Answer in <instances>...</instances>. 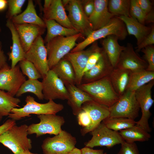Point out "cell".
I'll return each mask as SVG.
<instances>
[{
  "label": "cell",
  "mask_w": 154,
  "mask_h": 154,
  "mask_svg": "<svg viewBox=\"0 0 154 154\" xmlns=\"http://www.w3.org/2000/svg\"><path fill=\"white\" fill-rule=\"evenodd\" d=\"M21 102L19 98L0 90V114L3 117L8 116L13 109L20 107L19 104Z\"/></svg>",
  "instance_id": "cell-32"
},
{
  "label": "cell",
  "mask_w": 154,
  "mask_h": 154,
  "mask_svg": "<svg viewBox=\"0 0 154 154\" xmlns=\"http://www.w3.org/2000/svg\"><path fill=\"white\" fill-rule=\"evenodd\" d=\"M26 80L19 64L11 68L7 64L0 69V90L7 91L14 97Z\"/></svg>",
  "instance_id": "cell-12"
},
{
  "label": "cell",
  "mask_w": 154,
  "mask_h": 154,
  "mask_svg": "<svg viewBox=\"0 0 154 154\" xmlns=\"http://www.w3.org/2000/svg\"><path fill=\"white\" fill-rule=\"evenodd\" d=\"M112 35L116 36L120 40H124L128 35L125 24L117 17L114 16L108 24L102 28L92 31L84 40L76 44L70 52L83 50L97 40Z\"/></svg>",
  "instance_id": "cell-3"
},
{
  "label": "cell",
  "mask_w": 154,
  "mask_h": 154,
  "mask_svg": "<svg viewBox=\"0 0 154 154\" xmlns=\"http://www.w3.org/2000/svg\"><path fill=\"white\" fill-rule=\"evenodd\" d=\"M42 79L44 99L47 100H67L68 94L66 87L53 70H50Z\"/></svg>",
  "instance_id": "cell-14"
},
{
  "label": "cell",
  "mask_w": 154,
  "mask_h": 154,
  "mask_svg": "<svg viewBox=\"0 0 154 154\" xmlns=\"http://www.w3.org/2000/svg\"><path fill=\"white\" fill-rule=\"evenodd\" d=\"M44 40L41 36L34 41L25 53V59L32 63L41 75L42 78L50 70L47 54Z\"/></svg>",
  "instance_id": "cell-13"
},
{
  "label": "cell",
  "mask_w": 154,
  "mask_h": 154,
  "mask_svg": "<svg viewBox=\"0 0 154 154\" xmlns=\"http://www.w3.org/2000/svg\"><path fill=\"white\" fill-rule=\"evenodd\" d=\"M129 13L130 17L143 25L145 23H154L153 11L148 14L145 13L140 7L135 0H130Z\"/></svg>",
  "instance_id": "cell-36"
},
{
  "label": "cell",
  "mask_w": 154,
  "mask_h": 154,
  "mask_svg": "<svg viewBox=\"0 0 154 154\" xmlns=\"http://www.w3.org/2000/svg\"><path fill=\"white\" fill-rule=\"evenodd\" d=\"M81 109L88 114L91 121V125L89 128L80 131L83 136L93 130L102 121L110 116L109 108L93 100L83 103L82 105Z\"/></svg>",
  "instance_id": "cell-18"
},
{
  "label": "cell",
  "mask_w": 154,
  "mask_h": 154,
  "mask_svg": "<svg viewBox=\"0 0 154 154\" xmlns=\"http://www.w3.org/2000/svg\"><path fill=\"white\" fill-rule=\"evenodd\" d=\"M118 17L125 24L128 34L135 37L137 40V46L151 31L152 27L146 26L131 17L120 16Z\"/></svg>",
  "instance_id": "cell-24"
},
{
  "label": "cell",
  "mask_w": 154,
  "mask_h": 154,
  "mask_svg": "<svg viewBox=\"0 0 154 154\" xmlns=\"http://www.w3.org/2000/svg\"><path fill=\"white\" fill-rule=\"evenodd\" d=\"M2 42L0 41V69L7 64V58L2 49Z\"/></svg>",
  "instance_id": "cell-48"
},
{
  "label": "cell",
  "mask_w": 154,
  "mask_h": 154,
  "mask_svg": "<svg viewBox=\"0 0 154 154\" xmlns=\"http://www.w3.org/2000/svg\"><path fill=\"white\" fill-rule=\"evenodd\" d=\"M42 90V82L37 79H28L22 84L15 96L18 98L23 94L30 92L34 94L39 100H42L44 96Z\"/></svg>",
  "instance_id": "cell-33"
},
{
  "label": "cell",
  "mask_w": 154,
  "mask_h": 154,
  "mask_svg": "<svg viewBox=\"0 0 154 154\" xmlns=\"http://www.w3.org/2000/svg\"><path fill=\"white\" fill-rule=\"evenodd\" d=\"M40 120L37 123H32L28 126V135L35 134L38 137L48 134H58L62 130L61 126L65 120L63 117L54 114H42L37 116Z\"/></svg>",
  "instance_id": "cell-8"
},
{
  "label": "cell",
  "mask_w": 154,
  "mask_h": 154,
  "mask_svg": "<svg viewBox=\"0 0 154 154\" xmlns=\"http://www.w3.org/2000/svg\"><path fill=\"white\" fill-rule=\"evenodd\" d=\"M25 101L26 104L23 107L13 109L8 116V117L16 121L29 117L32 114L38 115L56 114L64 108L62 104L56 103L52 100H49L46 103H38L35 101L33 97L30 96H26Z\"/></svg>",
  "instance_id": "cell-2"
},
{
  "label": "cell",
  "mask_w": 154,
  "mask_h": 154,
  "mask_svg": "<svg viewBox=\"0 0 154 154\" xmlns=\"http://www.w3.org/2000/svg\"><path fill=\"white\" fill-rule=\"evenodd\" d=\"M154 85V80L135 91V97L142 113L141 118L136 121V125L149 133L151 131L149 120L151 115L150 109L154 102L151 96V90Z\"/></svg>",
  "instance_id": "cell-11"
},
{
  "label": "cell",
  "mask_w": 154,
  "mask_h": 154,
  "mask_svg": "<svg viewBox=\"0 0 154 154\" xmlns=\"http://www.w3.org/2000/svg\"><path fill=\"white\" fill-rule=\"evenodd\" d=\"M7 6V0H0V11L5 10Z\"/></svg>",
  "instance_id": "cell-49"
},
{
  "label": "cell",
  "mask_w": 154,
  "mask_h": 154,
  "mask_svg": "<svg viewBox=\"0 0 154 154\" xmlns=\"http://www.w3.org/2000/svg\"><path fill=\"white\" fill-rule=\"evenodd\" d=\"M1 27H0V33L1 32Z\"/></svg>",
  "instance_id": "cell-53"
},
{
  "label": "cell",
  "mask_w": 154,
  "mask_h": 154,
  "mask_svg": "<svg viewBox=\"0 0 154 154\" xmlns=\"http://www.w3.org/2000/svg\"><path fill=\"white\" fill-rule=\"evenodd\" d=\"M76 138L62 130L53 137H48L43 141L41 147L44 154H66L75 147Z\"/></svg>",
  "instance_id": "cell-7"
},
{
  "label": "cell",
  "mask_w": 154,
  "mask_h": 154,
  "mask_svg": "<svg viewBox=\"0 0 154 154\" xmlns=\"http://www.w3.org/2000/svg\"><path fill=\"white\" fill-rule=\"evenodd\" d=\"M82 154H107L104 153L102 149H94L92 148L85 147L81 149Z\"/></svg>",
  "instance_id": "cell-47"
},
{
  "label": "cell",
  "mask_w": 154,
  "mask_h": 154,
  "mask_svg": "<svg viewBox=\"0 0 154 154\" xmlns=\"http://www.w3.org/2000/svg\"><path fill=\"white\" fill-rule=\"evenodd\" d=\"M3 116L0 114V121H1Z\"/></svg>",
  "instance_id": "cell-52"
},
{
  "label": "cell",
  "mask_w": 154,
  "mask_h": 154,
  "mask_svg": "<svg viewBox=\"0 0 154 154\" xmlns=\"http://www.w3.org/2000/svg\"><path fill=\"white\" fill-rule=\"evenodd\" d=\"M25 0H7L8 9L6 15L7 20H11L12 18L21 13Z\"/></svg>",
  "instance_id": "cell-38"
},
{
  "label": "cell",
  "mask_w": 154,
  "mask_h": 154,
  "mask_svg": "<svg viewBox=\"0 0 154 154\" xmlns=\"http://www.w3.org/2000/svg\"><path fill=\"white\" fill-rule=\"evenodd\" d=\"M65 86L75 84L76 78L73 67L68 61L62 58L51 69Z\"/></svg>",
  "instance_id": "cell-28"
},
{
  "label": "cell",
  "mask_w": 154,
  "mask_h": 154,
  "mask_svg": "<svg viewBox=\"0 0 154 154\" xmlns=\"http://www.w3.org/2000/svg\"><path fill=\"white\" fill-rule=\"evenodd\" d=\"M11 20L14 24H29L46 28L44 21L37 15L32 0H28L27 7L23 12L14 16Z\"/></svg>",
  "instance_id": "cell-26"
},
{
  "label": "cell",
  "mask_w": 154,
  "mask_h": 154,
  "mask_svg": "<svg viewBox=\"0 0 154 154\" xmlns=\"http://www.w3.org/2000/svg\"><path fill=\"white\" fill-rule=\"evenodd\" d=\"M82 35L80 33L68 36L55 37L46 46L49 67L50 70L76 45L77 40Z\"/></svg>",
  "instance_id": "cell-5"
},
{
  "label": "cell",
  "mask_w": 154,
  "mask_h": 154,
  "mask_svg": "<svg viewBox=\"0 0 154 154\" xmlns=\"http://www.w3.org/2000/svg\"><path fill=\"white\" fill-rule=\"evenodd\" d=\"M154 80V71L144 70L132 72L126 90L135 91Z\"/></svg>",
  "instance_id": "cell-31"
},
{
  "label": "cell",
  "mask_w": 154,
  "mask_h": 154,
  "mask_svg": "<svg viewBox=\"0 0 154 154\" xmlns=\"http://www.w3.org/2000/svg\"><path fill=\"white\" fill-rule=\"evenodd\" d=\"M147 67V62L137 54L133 45L128 43L121 52L115 68L134 72L146 70Z\"/></svg>",
  "instance_id": "cell-16"
},
{
  "label": "cell",
  "mask_w": 154,
  "mask_h": 154,
  "mask_svg": "<svg viewBox=\"0 0 154 154\" xmlns=\"http://www.w3.org/2000/svg\"><path fill=\"white\" fill-rule=\"evenodd\" d=\"M118 37L114 35H110L102 41V49L106 54L114 68H116L119 56L125 46L120 45Z\"/></svg>",
  "instance_id": "cell-25"
},
{
  "label": "cell",
  "mask_w": 154,
  "mask_h": 154,
  "mask_svg": "<svg viewBox=\"0 0 154 154\" xmlns=\"http://www.w3.org/2000/svg\"><path fill=\"white\" fill-rule=\"evenodd\" d=\"M19 65L23 74L27 76L28 79L42 78L41 74L31 62L25 59L19 62Z\"/></svg>",
  "instance_id": "cell-37"
},
{
  "label": "cell",
  "mask_w": 154,
  "mask_h": 154,
  "mask_svg": "<svg viewBox=\"0 0 154 154\" xmlns=\"http://www.w3.org/2000/svg\"><path fill=\"white\" fill-rule=\"evenodd\" d=\"M43 21L47 29V33L44 40L46 43L57 36L68 37L80 33L75 29L68 28L62 26L54 20Z\"/></svg>",
  "instance_id": "cell-29"
},
{
  "label": "cell",
  "mask_w": 154,
  "mask_h": 154,
  "mask_svg": "<svg viewBox=\"0 0 154 154\" xmlns=\"http://www.w3.org/2000/svg\"><path fill=\"white\" fill-rule=\"evenodd\" d=\"M90 132L92 137L85 143V147L90 148L104 146L110 148L125 141L119 132L108 128L102 123Z\"/></svg>",
  "instance_id": "cell-10"
},
{
  "label": "cell",
  "mask_w": 154,
  "mask_h": 154,
  "mask_svg": "<svg viewBox=\"0 0 154 154\" xmlns=\"http://www.w3.org/2000/svg\"><path fill=\"white\" fill-rule=\"evenodd\" d=\"M114 68L103 50L102 55L96 65L83 74L81 84L92 82L109 76Z\"/></svg>",
  "instance_id": "cell-19"
},
{
  "label": "cell",
  "mask_w": 154,
  "mask_h": 154,
  "mask_svg": "<svg viewBox=\"0 0 154 154\" xmlns=\"http://www.w3.org/2000/svg\"><path fill=\"white\" fill-rule=\"evenodd\" d=\"M109 108L110 117L125 118L133 120L138 116L140 109L135 91L128 90Z\"/></svg>",
  "instance_id": "cell-6"
},
{
  "label": "cell",
  "mask_w": 154,
  "mask_h": 154,
  "mask_svg": "<svg viewBox=\"0 0 154 154\" xmlns=\"http://www.w3.org/2000/svg\"><path fill=\"white\" fill-rule=\"evenodd\" d=\"M141 9L146 14H149L153 11L152 3L149 0H135Z\"/></svg>",
  "instance_id": "cell-45"
},
{
  "label": "cell",
  "mask_w": 154,
  "mask_h": 154,
  "mask_svg": "<svg viewBox=\"0 0 154 154\" xmlns=\"http://www.w3.org/2000/svg\"><path fill=\"white\" fill-rule=\"evenodd\" d=\"M78 123L82 127L80 131L85 130L91 125V121L88 114L82 110L77 116Z\"/></svg>",
  "instance_id": "cell-41"
},
{
  "label": "cell",
  "mask_w": 154,
  "mask_h": 154,
  "mask_svg": "<svg viewBox=\"0 0 154 154\" xmlns=\"http://www.w3.org/2000/svg\"><path fill=\"white\" fill-rule=\"evenodd\" d=\"M150 33L142 42L136 47V52H139L145 47L154 44V27L152 26Z\"/></svg>",
  "instance_id": "cell-43"
},
{
  "label": "cell",
  "mask_w": 154,
  "mask_h": 154,
  "mask_svg": "<svg viewBox=\"0 0 154 154\" xmlns=\"http://www.w3.org/2000/svg\"><path fill=\"white\" fill-rule=\"evenodd\" d=\"M65 10L62 0H45L43 9V20H54L64 27L75 29Z\"/></svg>",
  "instance_id": "cell-17"
},
{
  "label": "cell",
  "mask_w": 154,
  "mask_h": 154,
  "mask_svg": "<svg viewBox=\"0 0 154 154\" xmlns=\"http://www.w3.org/2000/svg\"><path fill=\"white\" fill-rule=\"evenodd\" d=\"M119 133L125 141L129 143L146 141L151 137L149 132L136 124L129 128L120 130Z\"/></svg>",
  "instance_id": "cell-30"
},
{
  "label": "cell",
  "mask_w": 154,
  "mask_h": 154,
  "mask_svg": "<svg viewBox=\"0 0 154 154\" xmlns=\"http://www.w3.org/2000/svg\"><path fill=\"white\" fill-rule=\"evenodd\" d=\"M94 10L88 17L93 31L106 26L115 16L108 10V0H94Z\"/></svg>",
  "instance_id": "cell-21"
},
{
  "label": "cell",
  "mask_w": 154,
  "mask_h": 154,
  "mask_svg": "<svg viewBox=\"0 0 154 154\" xmlns=\"http://www.w3.org/2000/svg\"><path fill=\"white\" fill-rule=\"evenodd\" d=\"M103 50L102 49L95 52L89 56L83 71V75L85 72L91 69L96 65L101 57Z\"/></svg>",
  "instance_id": "cell-42"
},
{
  "label": "cell",
  "mask_w": 154,
  "mask_h": 154,
  "mask_svg": "<svg viewBox=\"0 0 154 154\" xmlns=\"http://www.w3.org/2000/svg\"><path fill=\"white\" fill-rule=\"evenodd\" d=\"M102 123L108 128L118 131L135 125L136 121L127 118L109 117L103 120Z\"/></svg>",
  "instance_id": "cell-34"
},
{
  "label": "cell",
  "mask_w": 154,
  "mask_h": 154,
  "mask_svg": "<svg viewBox=\"0 0 154 154\" xmlns=\"http://www.w3.org/2000/svg\"><path fill=\"white\" fill-rule=\"evenodd\" d=\"M20 154H37L32 153L30 152L29 150H25Z\"/></svg>",
  "instance_id": "cell-51"
},
{
  "label": "cell",
  "mask_w": 154,
  "mask_h": 154,
  "mask_svg": "<svg viewBox=\"0 0 154 154\" xmlns=\"http://www.w3.org/2000/svg\"><path fill=\"white\" fill-rule=\"evenodd\" d=\"M102 49L95 42L86 49L77 52H70L63 57V59L70 62L73 67L76 85L81 83L83 71L89 56L93 53Z\"/></svg>",
  "instance_id": "cell-15"
},
{
  "label": "cell",
  "mask_w": 154,
  "mask_h": 154,
  "mask_svg": "<svg viewBox=\"0 0 154 154\" xmlns=\"http://www.w3.org/2000/svg\"><path fill=\"white\" fill-rule=\"evenodd\" d=\"M66 154H82V151L81 149L75 147L72 151Z\"/></svg>",
  "instance_id": "cell-50"
},
{
  "label": "cell",
  "mask_w": 154,
  "mask_h": 154,
  "mask_svg": "<svg viewBox=\"0 0 154 154\" xmlns=\"http://www.w3.org/2000/svg\"><path fill=\"white\" fill-rule=\"evenodd\" d=\"M16 125V121L9 119L0 125V135L13 126Z\"/></svg>",
  "instance_id": "cell-46"
},
{
  "label": "cell",
  "mask_w": 154,
  "mask_h": 154,
  "mask_svg": "<svg viewBox=\"0 0 154 154\" xmlns=\"http://www.w3.org/2000/svg\"><path fill=\"white\" fill-rule=\"evenodd\" d=\"M141 51L144 54L145 60L148 64L147 70L154 71V47L153 45L147 46Z\"/></svg>",
  "instance_id": "cell-39"
},
{
  "label": "cell",
  "mask_w": 154,
  "mask_h": 154,
  "mask_svg": "<svg viewBox=\"0 0 154 154\" xmlns=\"http://www.w3.org/2000/svg\"><path fill=\"white\" fill-rule=\"evenodd\" d=\"M68 96V104L71 107L73 114L77 116L82 110V105L84 102L92 100L85 92L78 88L75 84H68L65 86Z\"/></svg>",
  "instance_id": "cell-22"
},
{
  "label": "cell",
  "mask_w": 154,
  "mask_h": 154,
  "mask_svg": "<svg viewBox=\"0 0 154 154\" xmlns=\"http://www.w3.org/2000/svg\"><path fill=\"white\" fill-rule=\"evenodd\" d=\"M95 102L110 108L119 99L108 76L100 80L76 86Z\"/></svg>",
  "instance_id": "cell-1"
},
{
  "label": "cell",
  "mask_w": 154,
  "mask_h": 154,
  "mask_svg": "<svg viewBox=\"0 0 154 154\" xmlns=\"http://www.w3.org/2000/svg\"><path fill=\"white\" fill-rule=\"evenodd\" d=\"M131 73L129 70L115 68L109 75L112 85L119 96L126 91Z\"/></svg>",
  "instance_id": "cell-27"
},
{
  "label": "cell",
  "mask_w": 154,
  "mask_h": 154,
  "mask_svg": "<svg viewBox=\"0 0 154 154\" xmlns=\"http://www.w3.org/2000/svg\"><path fill=\"white\" fill-rule=\"evenodd\" d=\"M121 145L120 149L117 154H139L135 142L129 143L125 141Z\"/></svg>",
  "instance_id": "cell-40"
},
{
  "label": "cell",
  "mask_w": 154,
  "mask_h": 154,
  "mask_svg": "<svg viewBox=\"0 0 154 154\" xmlns=\"http://www.w3.org/2000/svg\"><path fill=\"white\" fill-rule=\"evenodd\" d=\"M130 0H108V10L115 16L130 17Z\"/></svg>",
  "instance_id": "cell-35"
},
{
  "label": "cell",
  "mask_w": 154,
  "mask_h": 154,
  "mask_svg": "<svg viewBox=\"0 0 154 154\" xmlns=\"http://www.w3.org/2000/svg\"><path fill=\"white\" fill-rule=\"evenodd\" d=\"M64 7L68 12V18L74 29L87 37L93 30L84 11L82 1L69 0Z\"/></svg>",
  "instance_id": "cell-9"
},
{
  "label": "cell",
  "mask_w": 154,
  "mask_h": 154,
  "mask_svg": "<svg viewBox=\"0 0 154 154\" xmlns=\"http://www.w3.org/2000/svg\"><path fill=\"white\" fill-rule=\"evenodd\" d=\"M18 34L22 46L26 52L35 40L44 32L45 28L29 24H14Z\"/></svg>",
  "instance_id": "cell-20"
},
{
  "label": "cell",
  "mask_w": 154,
  "mask_h": 154,
  "mask_svg": "<svg viewBox=\"0 0 154 154\" xmlns=\"http://www.w3.org/2000/svg\"><path fill=\"white\" fill-rule=\"evenodd\" d=\"M82 2L84 13L88 17L92 14L94 10V0H83L82 1Z\"/></svg>",
  "instance_id": "cell-44"
},
{
  "label": "cell",
  "mask_w": 154,
  "mask_h": 154,
  "mask_svg": "<svg viewBox=\"0 0 154 154\" xmlns=\"http://www.w3.org/2000/svg\"><path fill=\"white\" fill-rule=\"evenodd\" d=\"M6 25L9 29L12 35V45L11 51L8 55L9 60L11 61V67L13 68L18 62L25 59L26 52L22 46L14 24L11 20H7Z\"/></svg>",
  "instance_id": "cell-23"
},
{
  "label": "cell",
  "mask_w": 154,
  "mask_h": 154,
  "mask_svg": "<svg viewBox=\"0 0 154 154\" xmlns=\"http://www.w3.org/2000/svg\"><path fill=\"white\" fill-rule=\"evenodd\" d=\"M28 126L15 125L0 135V143L14 154H20L32 148L31 139L27 137Z\"/></svg>",
  "instance_id": "cell-4"
}]
</instances>
